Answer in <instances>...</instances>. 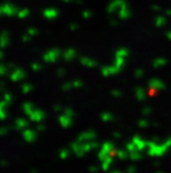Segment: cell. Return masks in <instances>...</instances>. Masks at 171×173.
I'll use <instances>...</instances> for the list:
<instances>
[{
	"mask_svg": "<svg viewBox=\"0 0 171 173\" xmlns=\"http://www.w3.org/2000/svg\"><path fill=\"white\" fill-rule=\"evenodd\" d=\"M118 173H128V172H118Z\"/></svg>",
	"mask_w": 171,
	"mask_h": 173,
	"instance_id": "obj_1",
	"label": "cell"
}]
</instances>
